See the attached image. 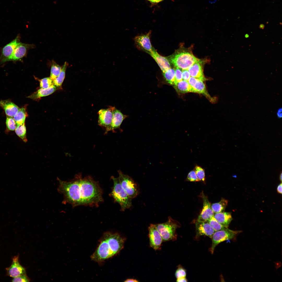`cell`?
<instances>
[{"instance_id": "37", "label": "cell", "mask_w": 282, "mask_h": 282, "mask_svg": "<svg viewBox=\"0 0 282 282\" xmlns=\"http://www.w3.org/2000/svg\"><path fill=\"white\" fill-rule=\"evenodd\" d=\"M175 72L174 84L183 80L182 72L179 68L176 67Z\"/></svg>"}, {"instance_id": "25", "label": "cell", "mask_w": 282, "mask_h": 282, "mask_svg": "<svg viewBox=\"0 0 282 282\" xmlns=\"http://www.w3.org/2000/svg\"><path fill=\"white\" fill-rule=\"evenodd\" d=\"M27 116V114L25 107L20 108L13 118L17 125L25 124V119Z\"/></svg>"}, {"instance_id": "38", "label": "cell", "mask_w": 282, "mask_h": 282, "mask_svg": "<svg viewBox=\"0 0 282 282\" xmlns=\"http://www.w3.org/2000/svg\"><path fill=\"white\" fill-rule=\"evenodd\" d=\"M12 282H29V280L26 274H23L16 277L13 278Z\"/></svg>"}, {"instance_id": "26", "label": "cell", "mask_w": 282, "mask_h": 282, "mask_svg": "<svg viewBox=\"0 0 282 282\" xmlns=\"http://www.w3.org/2000/svg\"><path fill=\"white\" fill-rule=\"evenodd\" d=\"M228 201L222 198L219 202L211 204L212 209L214 213L224 212L227 205Z\"/></svg>"}, {"instance_id": "27", "label": "cell", "mask_w": 282, "mask_h": 282, "mask_svg": "<svg viewBox=\"0 0 282 282\" xmlns=\"http://www.w3.org/2000/svg\"><path fill=\"white\" fill-rule=\"evenodd\" d=\"M68 63L65 62L62 67L61 70L58 76L53 80V84L57 87H60L63 82L65 77L66 69L68 66Z\"/></svg>"}, {"instance_id": "48", "label": "cell", "mask_w": 282, "mask_h": 282, "mask_svg": "<svg viewBox=\"0 0 282 282\" xmlns=\"http://www.w3.org/2000/svg\"><path fill=\"white\" fill-rule=\"evenodd\" d=\"M245 37L246 38H248L249 37V35L248 34H246L245 35Z\"/></svg>"}, {"instance_id": "41", "label": "cell", "mask_w": 282, "mask_h": 282, "mask_svg": "<svg viewBox=\"0 0 282 282\" xmlns=\"http://www.w3.org/2000/svg\"><path fill=\"white\" fill-rule=\"evenodd\" d=\"M282 184L281 183L278 185L277 188V192L281 194H282Z\"/></svg>"}, {"instance_id": "4", "label": "cell", "mask_w": 282, "mask_h": 282, "mask_svg": "<svg viewBox=\"0 0 282 282\" xmlns=\"http://www.w3.org/2000/svg\"><path fill=\"white\" fill-rule=\"evenodd\" d=\"M168 60L176 67L188 69L194 63L199 60L189 51L179 50L171 55Z\"/></svg>"}, {"instance_id": "21", "label": "cell", "mask_w": 282, "mask_h": 282, "mask_svg": "<svg viewBox=\"0 0 282 282\" xmlns=\"http://www.w3.org/2000/svg\"><path fill=\"white\" fill-rule=\"evenodd\" d=\"M213 216L219 223L227 228H228L232 219L230 212H222L215 213Z\"/></svg>"}, {"instance_id": "35", "label": "cell", "mask_w": 282, "mask_h": 282, "mask_svg": "<svg viewBox=\"0 0 282 282\" xmlns=\"http://www.w3.org/2000/svg\"><path fill=\"white\" fill-rule=\"evenodd\" d=\"M186 269L181 265L178 266L175 273V276L177 279L181 277H186Z\"/></svg>"}, {"instance_id": "34", "label": "cell", "mask_w": 282, "mask_h": 282, "mask_svg": "<svg viewBox=\"0 0 282 282\" xmlns=\"http://www.w3.org/2000/svg\"><path fill=\"white\" fill-rule=\"evenodd\" d=\"M6 124L7 129L10 131L15 130L17 127L16 124L12 117L7 116Z\"/></svg>"}, {"instance_id": "44", "label": "cell", "mask_w": 282, "mask_h": 282, "mask_svg": "<svg viewBox=\"0 0 282 282\" xmlns=\"http://www.w3.org/2000/svg\"><path fill=\"white\" fill-rule=\"evenodd\" d=\"M125 282H138L139 281L136 279H128L126 280Z\"/></svg>"}, {"instance_id": "30", "label": "cell", "mask_w": 282, "mask_h": 282, "mask_svg": "<svg viewBox=\"0 0 282 282\" xmlns=\"http://www.w3.org/2000/svg\"><path fill=\"white\" fill-rule=\"evenodd\" d=\"M163 73V76L167 83L171 85H174L175 77L174 69L170 68Z\"/></svg>"}, {"instance_id": "5", "label": "cell", "mask_w": 282, "mask_h": 282, "mask_svg": "<svg viewBox=\"0 0 282 282\" xmlns=\"http://www.w3.org/2000/svg\"><path fill=\"white\" fill-rule=\"evenodd\" d=\"M113 182L112 195L115 201L120 205L121 210L124 211L132 206V199L122 187L118 178L112 176L111 177Z\"/></svg>"}, {"instance_id": "46", "label": "cell", "mask_w": 282, "mask_h": 282, "mask_svg": "<svg viewBox=\"0 0 282 282\" xmlns=\"http://www.w3.org/2000/svg\"><path fill=\"white\" fill-rule=\"evenodd\" d=\"M265 27V25L263 24H261L259 26V28L261 29H263Z\"/></svg>"}, {"instance_id": "7", "label": "cell", "mask_w": 282, "mask_h": 282, "mask_svg": "<svg viewBox=\"0 0 282 282\" xmlns=\"http://www.w3.org/2000/svg\"><path fill=\"white\" fill-rule=\"evenodd\" d=\"M240 232V231L231 230L228 228L215 231L212 238V245L209 249L211 253H213L215 247L219 244L225 241L232 239Z\"/></svg>"}, {"instance_id": "28", "label": "cell", "mask_w": 282, "mask_h": 282, "mask_svg": "<svg viewBox=\"0 0 282 282\" xmlns=\"http://www.w3.org/2000/svg\"><path fill=\"white\" fill-rule=\"evenodd\" d=\"M62 67L55 61H52L50 77L53 80L58 76L61 70Z\"/></svg>"}, {"instance_id": "14", "label": "cell", "mask_w": 282, "mask_h": 282, "mask_svg": "<svg viewBox=\"0 0 282 282\" xmlns=\"http://www.w3.org/2000/svg\"><path fill=\"white\" fill-rule=\"evenodd\" d=\"M127 116L123 114L120 110L115 107L113 111V118L110 125L105 129V134L111 131L120 128V125L124 120Z\"/></svg>"}, {"instance_id": "23", "label": "cell", "mask_w": 282, "mask_h": 282, "mask_svg": "<svg viewBox=\"0 0 282 282\" xmlns=\"http://www.w3.org/2000/svg\"><path fill=\"white\" fill-rule=\"evenodd\" d=\"M174 87L178 92L185 93L192 92V88L187 81L182 80L174 84Z\"/></svg>"}, {"instance_id": "20", "label": "cell", "mask_w": 282, "mask_h": 282, "mask_svg": "<svg viewBox=\"0 0 282 282\" xmlns=\"http://www.w3.org/2000/svg\"><path fill=\"white\" fill-rule=\"evenodd\" d=\"M136 43L148 52H151L153 49L150 41L149 33L138 36L134 38Z\"/></svg>"}, {"instance_id": "29", "label": "cell", "mask_w": 282, "mask_h": 282, "mask_svg": "<svg viewBox=\"0 0 282 282\" xmlns=\"http://www.w3.org/2000/svg\"><path fill=\"white\" fill-rule=\"evenodd\" d=\"M26 128L25 125V123L22 125H17L15 130V132L17 135L25 142L27 141L26 136Z\"/></svg>"}, {"instance_id": "19", "label": "cell", "mask_w": 282, "mask_h": 282, "mask_svg": "<svg viewBox=\"0 0 282 282\" xmlns=\"http://www.w3.org/2000/svg\"><path fill=\"white\" fill-rule=\"evenodd\" d=\"M201 63L199 60L194 63L188 70L191 77L204 81L206 79L203 74Z\"/></svg>"}, {"instance_id": "9", "label": "cell", "mask_w": 282, "mask_h": 282, "mask_svg": "<svg viewBox=\"0 0 282 282\" xmlns=\"http://www.w3.org/2000/svg\"><path fill=\"white\" fill-rule=\"evenodd\" d=\"M114 107L109 106L108 108L101 109L98 112V125L105 129L111 125L113 118V110Z\"/></svg>"}, {"instance_id": "33", "label": "cell", "mask_w": 282, "mask_h": 282, "mask_svg": "<svg viewBox=\"0 0 282 282\" xmlns=\"http://www.w3.org/2000/svg\"><path fill=\"white\" fill-rule=\"evenodd\" d=\"M53 84V80L50 77L43 78L40 81V86L41 88H48Z\"/></svg>"}, {"instance_id": "24", "label": "cell", "mask_w": 282, "mask_h": 282, "mask_svg": "<svg viewBox=\"0 0 282 282\" xmlns=\"http://www.w3.org/2000/svg\"><path fill=\"white\" fill-rule=\"evenodd\" d=\"M192 92L202 94L207 98L211 99V98L206 90L203 81L198 79L194 85L192 87Z\"/></svg>"}, {"instance_id": "43", "label": "cell", "mask_w": 282, "mask_h": 282, "mask_svg": "<svg viewBox=\"0 0 282 282\" xmlns=\"http://www.w3.org/2000/svg\"><path fill=\"white\" fill-rule=\"evenodd\" d=\"M282 109L281 108H280L278 109L277 112V115L279 118H281L282 116Z\"/></svg>"}, {"instance_id": "40", "label": "cell", "mask_w": 282, "mask_h": 282, "mask_svg": "<svg viewBox=\"0 0 282 282\" xmlns=\"http://www.w3.org/2000/svg\"><path fill=\"white\" fill-rule=\"evenodd\" d=\"M198 80V79L191 77H190L187 81L189 84L192 87L194 85Z\"/></svg>"}, {"instance_id": "47", "label": "cell", "mask_w": 282, "mask_h": 282, "mask_svg": "<svg viewBox=\"0 0 282 282\" xmlns=\"http://www.w3.org/2000/svg\"><path fill=\"white\" fill-rule=\"evenodd\" d=\"M282 173L281 172L279 176V179L281 182L282 181Z\"/></svg>"}, {"instance_id": "31", "label": "cell", "mask_w": 282, "mask_h": 282, "mask_svg": "<svg viewBox=\"0 0 282 282\" xmlns=\"http://www.w3.org/2000/svg\"><path fill=\"white\" fill-rule=\"evenodd\" d=\"M207 221L215 231L224 230L227 228L219 223L214 216L209 219Z\"/></svg>"}, {"instance_id": "17", "label": "cell", "mask_w": 282, "mask_h": 282, "mask_svg": "<svg viewBox=\"0 0 282 282\" xmlns=\"http://www.w3.org/2000/svg\"><path fill=\"white\" fill-rule=\"evenodd\" d=\"M148 53L156 62L163 73L171 68L168 59L160 55L156 51L152 49L151 52Z\"/></svg>"}, {"instance_id": "6", "label": "cell", "mask_w": 282, "mask_h": 282, "mask_svg": "<svg viewBox=\"0 0 282 282\" xmlns=\"http://www.w3.org/2000/svg\"><path fill=\"white\" fill-rule=\"evenodd\" d=\"M161 235L163 241L175 240L177 238L176 230L179 225L178 222L171 217L165 222L154 224Z\"/></svg>"}, {"instance_id": "3", "label": "cell", "mask_w": 282, "mask_h": 282, "mask_svg": "<svg viewBox=\"0 0 282 282\" xmlns=\"http://www.w3.org/2000/svg\"><path fill=\"white\" fill-rule=\"evenodd\" d=\"M81 176L78 175L74 179L69 181L58 179V190L63 195L65 203L71 204L73 207L81 205L80 181Z\"/></svg>"}, {"instance_id": "2", "label": "cell", "mask_w": 282, "mask_h": 282, "mask_svg": "<svg viewBox=\"0 0 282 282\" xmlns=\"http://www.w3.org/2000/svg\"><path fill=\"white\" fill-rule=\"evenodd\" d=\"M80 185L81 205L96 206L103 201L102 190L91 177L81 176Z\"/></svg>"}, {"instance_id": "32", "label": "cell", "mask_w": 282, "mask_h": 282, "mask_svg": "<svg viewBox=\"0 0 282 282\" xmlns=\"http://www.w3.org/2000/svg\"><path fill=\"white\" fill-rule=\"evenodd\" d=\"M194 170L195 171L198 179L199 181L204 182L205 180L204 169L201 167L196 165Z\"/></svg>"}, {"instance_id": "39", "label": "cell", "mask_w": 282, "mask_h": 282, "mask_svg": "<svg viewBox=\"0 0 282 282\" xmlns=\"http://www.w3.org/2000/svg\"><path fill=\"white\" fill-rule=\"evenodd\" d=\"M182 77L183 80L187 81L190 77L188 69H184L182 72Z\"/></svg>"}, {"instance_id": "13", "label": "cell", "mask_w": 282, "mask_h": 282, "mask_svg": "<svg viewBox=\"0 0 282 282\" xmlns=\"http://www.w3.org/2000/svg\"><path fill=\"white\" fill-rule=\"evenodd\" d=\"M19 255L14 256L13 258L12 264L6 268L8 275L14 278L26 274L25 268L20 264L19 261Z\"/></svg>"}, {"instance_id": "15", "label": "cell", "mask_w": 282, "mask_h": 282, "mask_svg": "<svg viewBox=\"0 0 282 282\" xmlns=\"http://www.w3.org/2000/svg\"><path fill=\"white\" fill-rule=\"evenodd\" d=\"M197 236H204L210 238L215 232L207 221H196L195 223Z\"/></svg>"}, {"instance_id": "1", "label": "cell", "mask_w": 282, "mask_h": 282, "mask_svg": "<svg viewBox=\"0 0 282 282\" xmlns=\"http://www.w3.org/2000/svg\"><path fill=\"white\" fill-rule=\"evenodd\" d=\"M126 238L117 232H104L96 250L91 256L92 260L101 263L117 255L123 248Z\"/></svg>"}, {"instance_id": "42", "label": "cell", "mask_w": 282, "mask_h": 282, "mask_svg": "<svg viewBox=\"0 0 282 282\" xmlns=\"http://www.w3.org/2000/svg\"><path fill=\"white\" fill-rule=\"evenodd\" d=\"M176 281L177 282H187L188 281L186 277H183L177 279Z\"/></svg>"}, {"instance_id": "16", "label": "cell", "mask_w": 282, "mask_h": 282, "mask_svg": "<svg viewBox=\"0 0 282 282\" xmlns=\"http://www.w3.org/2000/svg\"><path fill=\"white\" fill-rule=\"evenodd\" d=\"M34 46L33 44L20 42L14 50L11 61H16L21 60L26 54L27 50L30 48H33Z\"/></svg>"}, {"instance_id": "22", "label": "cell", "mask_w": 282, "mask_h": 282, "mask_svg": "<svg viewBox=\"0 0 282 282\" xmlns=\"http://www.w3.org/2000/svg\"><path fill=\"white\" fill-rule=\"evenodd\" d=\"M56 89V86L53 84L48 88H41L27 97L33 99H38L51 94L55 91Z\"/></svg>"}, {"instance_id": "12", "label": "cell", "mask_w": 282, "mask_h": 282, "mask_svg": "<svg viewBox=\"0 0 282 282\" xmlns=\"http://www.w3.org/2000/svg\"><path fill=\"white\" fill-rule=\"evenodd\" d=\"M201 197L203 201V207L202 211L198 216L197 221L199 222L207 221L214 215L207 197L203 192L201 194Z\"/></svg>"}, {"instance_id": "11", "label": "cell", "mask_w": 282, "mask_h": 282, "mask_svg": "<svg viewBox=\"0 0 282 282\" xmlns=\"http://www.w3.org/2000/svg\"><path fill=\"white\" fill-rule=\"evenodd\" d=\"M150 245L155 250H160L163 240L160 233L155 226L151 224L148 227Z\"/></svg>"}, {"instance_id": "45", "label": "cell", "mask_w": 282, "mask_h": 282, "mask_svg": "<svg viewBox=\"0 0 282 282\" xmlns=\"http://www.w3.org/2000/svg\"><path fill=\"white\" fill-rule=\"evenodd\" d=\"M150 1L152 3H157L158 2L162 0H148Z\"/></svg>"}, {"instance_id": "10", "label": "cell", "mask_w": 282, "mask_h": 282, "mask_svg": "<svg viewBox=\"0 0 282 282\" xmlns=\"http://www.w3.org/2000/svg\"><path fill=\"white\" fill-rule=\"evenodd\" d=\"M20 38L19 36H17L13 40L3 47L0 56V63L11 61L14 50L20 43Z\"/></svg>"}, {"instance_id": "8", "label": "cell", "mask_w": 282, "mask_h": 282, "mask_svg": "<svg viewBox=\"0 0 282 282\" xmlns=\"http://www.w3.org/2000/svg\"><path fill=\"white\" fill-rule=\"evenodd\" d=\"M118 173V178L123 189L131 198H135L138 193L136 184L130 177L124 174L120 171H119Z\"/></svg>"}, {"instance_id": "36", "label": "cell", "mask_w": 282, "mask_h": 282, "mask_svg": "<svg viewBox=\"0 0 282 282\" xmlns=\"http://www.w3.org/2000/svg\"><path fill=\"white\" fill-rule=\"evenodd\" d=\"M186 180L191 182L199 181L194 169L188 173Z\"/></svg>"}, {"instance_id": "18", "label": "cell", "mask_w": 282, "mask_h": 282, "mask_svg": "<svg viewBox=\"0 0 282 282\" xmlns=\"http://www.w3.org/2000/svg\"><path fill=\"white\" fill-rule=\"evenodd\" d=\"M0 105L4 110L7 116L12 117L17 114L20 109L14 103L8 100L1 101Z\"/></svg>"}]
</instances>
